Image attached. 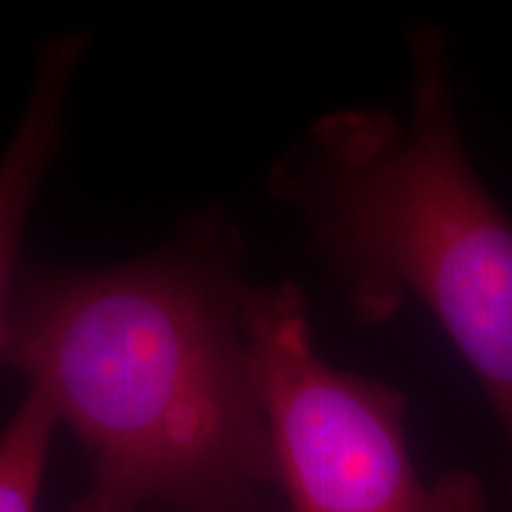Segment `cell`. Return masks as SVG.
<instances>
[{
    "label": "cell",
    "mask_w": 512,
    "mask_h": 512,
    "mask_svg": "<svg viewBox=\"0 0 512 512\" xmlns=\"http://www.w3.org/2000/svg\"><path fill=\"white\" fill-rule=\"evenodd\" d=\"M242 320L287 512H489L470 472L420 477L406 396L320 356L302 287L252 285Z\"/></svg>",
    "instance_id": "cell-3"
},
{
    "label": "cell",
    "mask_w": 512,
    "mask_h": 512,
    "mask_svg": "<svg viewBox=\"0 0 512 512\" xmlns=\"http://www.w3.org/2000/svg\"><path fill=\"white\" fill-rule=\"evenodd\" d=\"M249 290L221 209L138 259L22 268L5 368L46 396L86 456L88 489L67 512H275Z\"/></svg>",
    "instance_id": "cell-1"
},
{
    "label": "cell",
    "mask_w": 512,
    "mask_h": 512,
    "mask_svg": "<svg viewBox=\"0 0 512 512\" xmlns=\"http://www.w3.org/2000/svg\"><path fill=\"white\" fill-rule=\"evenodd\" d=\"M408 107H349L313 121L275 159L271 192L361 328L420 304L475 375L510 453L512 216L460 133L448 38L408 31Z\"/></svg>",
    "instance_id": "cell-2"
},
{
    "label": "cell",
    "mask_w": 512,
    "mask_h": 512,
    "mask_svg": "<svg viewBox=\"0 0 512 512\" xmlns=\"http://www.w3.org/2000/svg\"><path fill=\"white\" fill-rule=\"evenodd\" d=\"M86 31H60L38 46L22 114L0 152V370L8 356V325L22 273L24 233L46 176L64 143L69 93L88 53Z\"/></svg>",
    "instance_id": "cell-4"
},
{
    "label": "cell",
    "mask_w": 512,
    "mask_h": 512,
    "mask_svg": "<svg viewBox=\"0 0 512 512\" xmlns=\"http://www.w3.org/2000/svg\"><path fill=\"white\" fill-rule=\"evenodd\" d=\"M57 427L46 396L27 389L0 430V512H36Z\"/></svg>",
    "instance_id": "cell-5"
}]
</instances>
